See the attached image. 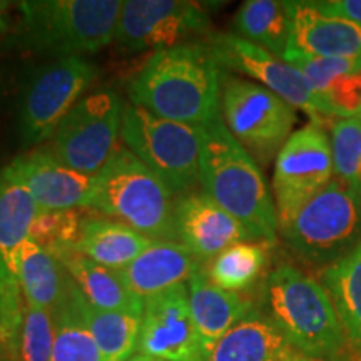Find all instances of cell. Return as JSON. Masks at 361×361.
Here are the masks:
<instances>
[{"mask_svg":"<svg viewBox=\"0 0 361 361\" xmlns=\"http://www.w3.org/2000/svg\"><path fill=\"white\" fill-rule=\"evenodd\" d=\"M57 259L64 266L67 276L78 286L84 300L94 308L142 314L144 300L126 286L119 271L94 263L75 251H67Z\"/></svg>","mask_w":361,"mask_h":361,"instance_id":"603a6c76","label":"cell"},{"mask_svg":"<svg viewBox=\"0 0 361 361\" xmlns=\"http://www.w3.org/2000/svg\"><path fill=\"white\" fill-rule=\"evenodd\" d=\"M12 164L40 211L90 209L96 176L69 168L47 146L16 157Z\"/></svg>","mask_w":361,"mask_h":361,"instance_id":"e0dca14e","label":"cell"},{"mask_svg":"<svg viewBox=\"0 0 361 361\" xmlns=\"http://www.w3.org/2000/svg\"><path fill=\"white\" fill-rule=\"evenodd\" d=\"M121 0H27L12 45L52 59L85 57L114 42Z\"/></svg>","mask_w":361,"mask_h":361,"instance_id":"277c9868","label":"cell"},{"mask_svg":"<svg viewBox=\"0 0 361 361\" xmlns=\"http://www.w3.org/2000/svg\"><path fill=\"white\" fill-rule=\"evenodd\" d=\"M269 246L273 245L264 241L238 243L209 261L207 276L221 290L241 295L263 278L269 264Z\"/></svg>","mask_w":361,"mask_h":361,"instance_id":"83f0119b","label":"cell"},{"mask_svg":"<svg viewBox=\"0 0 361 361\" xmlns=\"http://www.w3.org/2000/svg\"><path fill=\"white\" fill-rule=\"evenodd\" d=\"M121 141L176 196L201 186L202 128L164 119L126 101Z\"/></svg>","mask_w":361,"mask_h":361,"instance_id":"52a82bcc","label":"cell"},{"mask_svg":"<svg viewBox=\"0 0 361 361\" xmlns=\"http://www.w3.org/2000/svg\"><path fill=\"white\" fill-rule=\"evenodd\" d=\"M311 6L326 17L361 25V0H314Z\"/></svg>","mask_w":361,"mask_h":361,"instance_id":"836d02e7","label":"cell"},{"mask_svg":"<svg viewBox=\"0 0 361 361\" xmlns=\"http://www.w3.org/2000/svg\"><path fill=\"white\" fill-rule=\"evenodd\" d=\"M79 290L67 276L64 296L54 316V350L51 361H107L85 323L79 305Z\"/></svg>","mask_w":361,"mask_h":361,"instance_id":"484cf974","label":"cell"},{"mask_svg":"<svg viewBox=\"0 0 361 361\" xmlns=\"http://www.w3.org/2000/svg\"><path fill=\"white\" fill-rule=\"evenodd\" d=\"M221 74L206 40L162 49L130 79L129 101L164 119L202 128L221 114Z\"/></svg>","mask_w":361,"mask_h":361,"instance_id":"6da1fadb","label":"cell"},{"mask_svg":"<svg viewBox=\"0 0 361 361\" xmlns=\"http://www.w3.org/2000/svg\"><path fill=\"white\" fill-rule=\"evenodd\" d=\"M346 340L361 355V239L345 258L319 273Z\"/></svg>","mask_w":361,"mask_h":361,"instance_id":"cb8c5ba5","label":"cell"},{"mask_svg":"<svg viewBox=\"0 0 361 361\" xmlns=\"http://www.w3.org/2000/svg\"><path fill=\"white\" fill-rule=\"evenodd\" d=\"M188 291L192 319L207 353L256 306L246 296L221 290L211 283L206 264L189 279Z\"/></svg>","mask_w":361,"mask_h":361,"instance_id":"ffe728a7","label":"cell"},{"mask_svg":"<svg viewBox=\"0 0 361 361\" xmlns=\"http://www.w3.org/2000/svg\"><path fill=\"white\" fill-rule=\"evenodd\" d=\"M11 2L6 0H0V32H7L8 30V22H7V13L11 11Z\"/></svg>","mask_w":361,"mask_h":361,"instance_id":"e575fe53","label":"cell"},{"mask_svg":"<svg viewBox=\"0 0 361 361\" xmlns=\"http://www.w3.org/2000/svg\"><path fill=\"white\" fill-rule=\"evenodd\" d=\"M221 117L258 166H268L291 137L296 107L263 85L221 74Z\"/></svg>","mask_w":361,"mask_h":361,"instance_id":"30bf717a","label":"cell"},{"mask_svg":"<svg viewBox=\"0 0 361 361\" xmlns=\"http://www.w3.org/2000/svg\"><path fill=\"white\" fill-rule=\"evenodd\" d=\"M206 42L221 67L255 79L256 84L310 114L311 121L323 124L326 117L323 102L296 67L236 34H213Z\"/></svg>","mask_w":361,"mask_h":361,"instance_id":"5bb4252c","label":"cell"},{"mask_svg":"<svg viewBox=\"0 0 361 361\" xmlns=\"http://www.w3.org/2000/svg\"><path fill=\"white\" fill-rule=\"evenodd\" d=\"M80 295V291H79ZM79 305L99 350L107 361H129L137 353L141 314L94 308L79 296Z\"/></svg>","mask_w":361,"mask_h":361,"instance_id":"f1b7e54d","label":"cell"},{"mask_svg":"<svg viewBox=\"0 0 361 361\" xmlns=\"http://www.w3.org/2000/svg\"><path fill=\"white\" fill-rule=\"evenodd\" d=\"M290 49L306 56L361 61V25L319 13L311 2H288Z\"/></svg>","mask_w":361,"mask_h":361,"instance_id":"d6986e66","label":"cell"},{"mask_svg":"<svg viewBox=\"0 0 361 361\" xmlns=\"http://www.w3.org/2000/svg\"><path fill=\"white\" fill-rule=\"evenodd\" d=\"M201 189L258 241L276 243L279 223L274 197L258 162L234 139L221 114L202 126Z\"/></svg>","mask_w":361,"mask_h":361,"instance_id":"3957f363","label":"cell"},{"mask_svg":"<svg viewBox=\"0 0 361 361\" xmlns=\"http://www.w3.org/2000/svg\"><path fill=\"white\" fill-rule=\"evenodd\" d=\"M286 361H322V360H316V358H310V356H305V355H293L291 358H288Z\"/></svg>","mask_w":361,"mask_h":361,"instance_id":"d590c367","label":"cell"},{"mask_svg":"<svg viewBox=\"0 0 361 361\" xmlns=\"http://www.w3.org/2000/svg\"><path fill=\"white\" fill-rule=\"evenodd\" d=\"M211 37V19L204 7L186 0H126L114 35L117 51L141 54Z\"/></svg>","mask_w":361,"mask_h":361,"instance_id":"7c38bea8","label":"cell"},{"mask_svg":"<svg viewBox=\"0 0 361 361\" xmlns=\"http://www.w3.org/2000/svg\"><path fill=\"white\" fill-rule=\"evenodd\" d=\"M152 239L129 228L128 224L102 216H85L74 251L94 263L121 271L142 255Z\"/></svg>","mask_w":361,"mask_h":361,"instance_id":"7402d4cb","label":"cell"},{"mask_svg":"<svg viewBox=\"0 0 361 361\" xmlns=\"http://www.w3.org/2000/svg\"><path fill=\"white\" fill-rule=\"evenodd\" d=\"M238 37L258 45L273 56L284 57L291 44V13L288 2L247 0L233 19Z\"/></svg>","mask_w":361,"mask_h":361,"instance_id":"d4e9b609","label":"cell"},{"mask_svg":"<svg viewBox=\"0 0 361 361\" xmlns=\"http://www.w3.org/2000/svg\"><path fill=\"white\" fill-rule=\"evenodd\" d=\"M335 178L361 196V117H345L331 124Z\"/></svg>","mask_w":361,"mask_h":361,"instance_id":"f546056e","label":"cell"},{"mask_svg":"<svg viewBox=\"0 0 361 361\" xmlns=\"http://www.w3.org/2000/svg\"><path fill=\"white\" fill-rule=\"evenodd\" d=\"M176 234L178 243L204 264L238 243L258 241L245 224L233 218L202 189L178 196Z\"/></svg>","mask_w":361,"mask_h":361,"instance_id":"2e32d148","label":"cell"},{"mask_svg":"<svg viewBox=\"0 0 361 361\" xmlns=\"http://www.w3.org/2000/svg\"><path fill=\"white\" fill-rule=\"evenodd\" d=\"M283 61L296 67L303 74V78L308 80L313 92L319 97L322 102L343 78L361 71V61L306 56V54L293 51V49H288ZM324 111H326V107H324Z\"/></svg>","mask_w":361,"mask_h":361,"instance_id":"1f68e13d","label":"cell"},{"mask_svg":"<svg viewBox=\"0 0 361 361\" xmlns=\"http://www.w3.org/2000/svg\"><path fill=\"white\" fill-rule=\"evenodd\" d=\"M54 350L52 311L25 305L19 341V361H51Z\"/></svg>","mask_w":361,"mask_h":361,"instance_id":"d6a6232c","label":"cell"},{"mask_svg":"<svg viewBox=\"0 0 361 361\" xmlns=\"http://www.w3.org/2000/svg\"><path fill=\"white\" fill-rule=\"evenodd\" d=\"M85 57L52 59L29 72L17 101V130L24 149L51 141L62 119L97 79Z\"/></svg>","mask_w":361,"mask_h":361,"instance_id":"9c48e42d","label":"cell"},{"mask_svg":"<svg viewBox=\"0 0 361 361\" xmlns=\"http://www.w3.org/2000/svg\"><path fill=\"white\" fill-rule=\"evenodd\" d=\"M258 308L296 353L322 361H360L328 291L298 266L281 263L266 274Z\"/></svg>","mask_w":361,"mask_h":361,"instance_id":"7a4b0ae2","label":"cell"},{"mask_svg":"<svg viewBox=\"0 0 361 361\" xmlns=\"http://www.w3.org/2000/svg\"><path fill=\"white\" fill-rule=\"evenodd\" d=\"M178 196L161 178L119 144L96 174L90 209L128 224L152 241H178Z\"/></svg>","mask_w":361,"mask_h":361,"instance_id":"5b68a950","label":"cell"},{"mask_svg":"<svg viewBox=\"0 0 361 361\" xmlns=\"http://www.w3.org/2000/svg\"><path fill=\"white\" fill-rule=\"evenodd\" d=\"M335 178L329 135L311 121L295 130L274 162L273 194L279 228Z\"/></svg>","mask_w":361,"mask_h":361,"instance_id":"4fadbf2b","label":"cell"},{"mask_svg":"<svg viewBox=\"0 0 361 361\" xmlns=\"http://www.w3.org/2000/svg\"><path fill=\"white\" fill-rule=\"evenodd\" d=\"M129 361H162V360H156V358H151V356H144V355H135Z\"/></svg>","mask_w":361,"mask_h":361,"instance_id":"8d00e7d4","label":"cell"},{"mask_svg":"<svg viewBox=\"0 0 361 361\" xmlns=\"http://www.w3.org/2000/svg\"><path fill=\"white\" fill-rule=\"evenodd\" d=\"M85 216V209L40 211L29 238L59 258L67 251H74Z\"/></svg>","mask_w":361,"mask_h":361,"instance_id":"4dcf8cb0","label":"cell"},{"mask_svg":"<svg viewBox=\"0 0 361 361\" xmlns=\"http://www.w3.org/2000/svg\"><path fill=\"white\" fill-rule=\"evenodd\" d=\"M40 213L24 180L13 168L0 171V360L19 361L25 298L20 288L22 246Z\"/></svg>","mask_w":361,"mask_h":361,"instance_id":"ba28073f","label":"cell"},{"mask_svg":"<svg viewBox=\"0 0 361 361\" xmlns=\"http://www.w3.org/2000/svg\"><path fill=\"white\" fill-rule=\"evenodd\" d=\"M137 355L162 361H207L189 306L188 284L144 300Z\"/></svg>","mask_w":361,"mask_h":361,"instance_id":"9a60e30c","label":"cell"},{"mask_svg":"<svg viewBox=\"0 0 361 361\" xmlns=\"http://www.w3.org/2000/svg\"><path fill=\"white\" fill-rule=\"evenodd\" d=\"M19 279L25 303L49 311L56 310L67 286V273L61 261L30 238L22 246Z\"/></svg>","mask_w":361,"mask_h":361,"instance_id":"4316f807","label":"cell"},{"mask_svg":"<svg viewBox=\"0 0 361 361\" xmlns=\"http://www.w3.org/2000/svg\"><path fill=\"white\" fill-rule=\"evenodd\" d=\"M293 255L311 268H329L361 239V196L333 178L279 228Z\"/></svg>","mask_w":361,"mask_h":361,"instance_id":"8992f818","label":"cell"},{"mask_svg":"<svg viewBox=\"0 0 361 361\" xmlns=\"http://www.w3.org/2000/svg\"><path fill=\"white\" fill-rule=\"evenodd\" d=\"M204 263L178 241H152L142 255L119 271L126 286L141 300L188 284Z\"/></svg>","mask_w":361,"mask_h":361,"instance_id":"ac0fdd59","label":"cell"},{"mask_svg":"<svg viewBox=\"0 0 361 361\" xmlns=\"http://www.w3.org/2000/svg\"><path fill=\"white\" fill-rule=\"evenodd\" d=\"M123 106L116 90H90L59 124L49 151L69 168L96 176L119 146Z\"/></svg>","mask_w":361,"mask_h":361,"instance_id":"8fae6325","label":"cell"},{"mask_svg":"<svg viewBox=\"0 0 361 361\" xmlns=\"http://www.w3.org/2000/svg\"><path fill=\"white\" fill-rule=\"evenodd\" d=\"M0 361H4V360H0Z\"/></svg>","mask_w":361,"mask_h":361,"instance_id":"74e56055","label":"cell"},{"mask_svg":"<svg viewBox=\"0 0 361 361\" xmlns=\"http://www.w3.org/2000/svg\"><path fill=\"white\" fill-rule=\"evenodd\" d=\"M296 355L286 338L258 306L214 346L207 361H286Z\"/></svg>","mask_w":361,"mask_h":361,"instance_id":"44dd1931","label":"cell"}]
</instances>
